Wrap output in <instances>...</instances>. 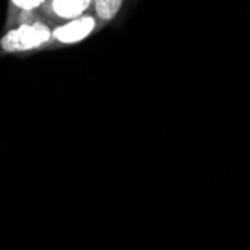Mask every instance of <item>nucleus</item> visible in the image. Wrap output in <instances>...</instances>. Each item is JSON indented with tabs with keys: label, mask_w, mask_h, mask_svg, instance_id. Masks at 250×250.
I'll list each match as a JSON object with an SVG mask.
<instances>
[{
	"label": "nucleus",
	"mask_w": 250,
	"mask_h": 250,
	"mask_svg": "<svg viewBox=\"0 0 250 250\" xmlns=\"http://www.w3.org/2000/svg\"><path fill=\"white\" fill-rule=\"evenodd\" d=\"M45 2L47 0H11V3L22 12H32L41 8Z\"/></svg>",
	"instance_id": "39448f33"
},
{
	"label": "nucleus",
	"mask_w": 250,
	"mask_h": 250,
	"mask_svg": "<svg viewBox=\"0 0 250 250\" xmlns=\"http://www.w3.org/2000/svg\"><path fill=\"white\" fill-rule=\"evenodd\" d=\"M125 0H92L95 11L102 21H111L120 12Z\"/></svg>",
	"instance_id": "20e7f679"
},
{
	"label": "nucleus",
	"mask_w": 250,
	"mask_h": 250,
	"mask_svg": "<svg viewBox=\"0 0 250 250\" xmlns=\"http://www.w3.org/2000/svg\"><path fill=\"white\" fill-rule=\"evenodd\" d=\"M53 38L51 29L41 21L21 22L9 29L0 39V48L5 53H27L41 48Z\"/></svg>",
	"instance_id": "f257e3e1"
},
{
	"label": "nucleus",
	"mask_w": 250,
	"mask_h": 250,
	"mask_svg": "<svg viewBox=\"0 0 250 250\" xmlns=\"http://www.w3.org/2000/svg\"><path fill=\"white\" fill-rule=\"evenodd\" d=\"M92 0H51L47 11L60 20H75L84 15Z\"/></svg>",
	"instance_id": "7ed1b4c3"
},
{
	"label": "nucleus",
	"mask_w": 250,
	"mask_h": 250,
	"mask_svg": "<svg viewBox=\"0 0 250 250\" xmlns=\"http://www.w3.org/2000/svg\"><path fill=\"white\" fill-rule=\"evenodd\" d=\"M96 27V20L90 15H83L80 18L67 21L66 24L59 26L53 30V38L60 43H77L85 39Z\"/></svg>",
	"instance_id": "f03ea898"
}]
</instances>
